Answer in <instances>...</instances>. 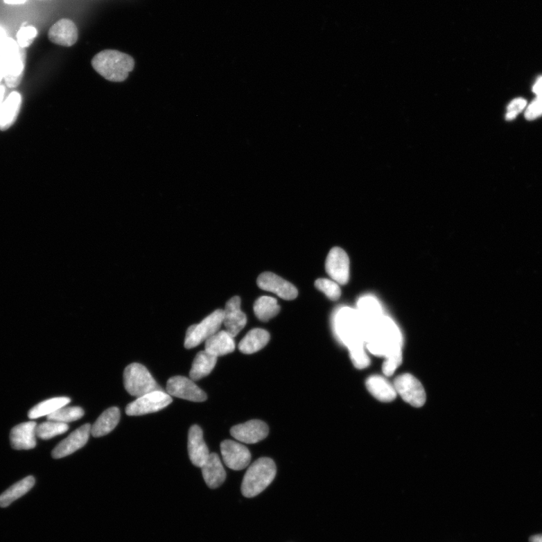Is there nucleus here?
<instances>
[{
	"label": "nucleus",
	"instance_id": "f257e3e1",
	"mask_svg": "<svg viewBox=\"0 0 542 542\" xmlns=\"http://www.w3.org/2000/svg\"><path fill=\"white\" fill-rule=\"evenodd\" d=\"M364 339L369 351L389 357L401 353L402 336L398 326L390 318L383 317L371 325L364 326Z\"/></svg>",
	"mask_w": 542,
	"mask_h": 542
},
{
	"label": "nucleus",
	"instance_id": "f03ea898",
	"mask_svg": "<svg viewBox=\"0 0 542 542\" xmlns=\"http://www.w3.org/2000/svg\"><path fill=\"white\" fill-rule=\"evenodd\" d=\"M91 64L95 71L107 80L121 82L127 80L129 73L133 71L134 59L116 50H104L96 55Z\"/></svg>",
	"mask_w": 542,
	"mask_h": 542
},
{
	"label": "nucleus",
	"instance_id": "7ed1b4c3",
	"mask_svg": "<svg viewBox=\"0 0 542 542\" xmlns=\"http://www.w3.org/2000/svg\"><path fill=\"white\" fill-rule=\"evenodd\" d=\"M1 63L6 84L10 89L19 86L23 78L26 52L17 41L6 38L0 45Z\"/></svg>",
	"mask_w": 542,
	"mask_h": 542
},
{
	"label": "nucleus",
	"instance_id": "20e7f679",
	"mask_svg": "<svg viewBox=\"0 0 542 542\" xmlns=\"http://www.w3.org/2000/svg\"><path fill=\"white\" fill-rule=\"evenodd\" d=\"M277 474L274 462L270 458H260L248 469L243 480L241 491L245 497L258 496L273 482Z\"/></svg>",
	"mask_w": 542,
	"mask_h": 542
},
{
	"label": "nucleus",
	"instance_id": "39448f33",
	"mask_svg": "<svg viewBox=\"0 0 542 542\" xmlns=\"http://www.w3.org/2000/svg\"><path fill=\"white\" fill-rule=\"evenodd\" d=\"M124 385L130 395L137 398L154 391L163 390L146 367L139 363L130 364L125 369Z\"/></svg>",
	"mask_w": 542,
	"mask_h": 542
},
{
	"label": "nucleus",
	"instance_id": "423d86ee",
	"mask_svg": "<svg viewBox=\"0 0 542 542\" xmlns=\"http://www.w3.org/2000/svg\"><path fill=\"white\" fill-rule=\"evenodd\" d=\"M335 326L339 338L348 347L365 343L362 320L357 311L344 308L337 315Z\"/></svg>",
	"mask_w": 542,
	"mask_h": 542
},
{
	"label": "nucleus",
	"instance_id": "0eeeda50",
	"mask_svg": "<svg viewBox=\"0 0 542 542\" xmlns=\"http://www.w3.org/2000/svg\"><path fill=\"white\" fill-rule=\"evenodd\" d=\"M224 311L217 310L209 315L199 324L190 326L186 332L185 347L191 349L198 347L217 333L223 324Z\"/></svg>",
	"mask_w": 542,
	"mask_h": 542
},
{
	"label": "nucleus",
	"instance_id": "6e6552de",
	"mask_svg": "<svg viewBox=\"0 0 542 542\" xmlns=\"http://www.w3.org/2000/svg\"><path fill=\"white\" fill-rule=\"evenodd\" d=\"M173 399L168 393L163 390L154 391L139 397L126 407L129 416H141L160 412L168 407Z\"/></svg>",
	"mask_w": 542,
	"mask_h": 542
},
{
	"label": "nucleus",
	"instance_id": "1a4fd4ad",
	"mask_svg": "<svg viewBox=\"0 0 542 542\" xmlns=\"http://www.w3.org/2000/svg\"><path fill=\"white\" fill-rule=\"evenodd\" d=\"M397 394L407 403L415 408L422 407L426 402V392L421 384L413 375L404 374L399 376L393 383Z\"/></svg>",
	"mask_w": 542,
	"mask_h": 542
},
{
	"label": "nucleus",
	"instance_id": "9d476101",
	"mask_svg": "<svg viewBox=\"0 0 542 542\" xmlns=\"http://www.w3.org/2000/svg\"><path fill=\"white\" fill-rule=\"evenodd\" d=\"M167 392L171 396L191 401L202 402L207 399L206 393L196 385L194 381L182 376L168 380Z\"/></svg>",
	"mask_w": 542,
	"mask_h": 542
},
{
	"label": "nucleus",
	"instance_id": "9b49d317",
	"mask_svg": "<svg viewBox=\"0 0 542 542\" xmlns=\"http://www.w3.org/2000/svg\"><path fill=\"white\" fill-rule=\"evenodd\" d=\"M257 284L262 290L273 292L286 301L294 300L299 295L298 290L291 283L273 273L261 274Z\"/></svg>",
	"mask_w": 542,
	"mask_h": 542
},
{
	"label": "nucleus",
	"instance_id": "f8f14e48",
	"mask_svg": "<svg viewBox=\"0 0 542 542\" xmlns=\"http://www.w3.org/2000/svg\"><path fill=\"white\" fill-rule=\"evenodd\" d=\"M221 452L225 464L232 470L246 469L251 461V453L247 448L234 441L222 442Z\"/></svg>",
	"mask_w": 542,
	"mask_h": 542
},
{
	"label": "nucleus",
	"instance_id": "ddd939ff",
	"mask_svg": "<svg viewBox=\"0 0 542 542\" xmlns=\"http://www.w3.org/2000/svg\"><path fill=\"white\" fill-rule=\"evenodd\" d=\"M326 269L329 277L340 285H345L349 278V259L346 252L340 247L331 249L329 253Z\"/></svg>",
	"mask_w": 542,
	"mask_h": 542
},
{
	"label": "nucleus",
	"instance_id": "4468645a",
	"mask_svg": "<svg viewBox=\"0 0 542 542\" xmlns=\"http://www.w3.org/2000/svg\"><path fill=\"white\" fill-rule=\"evenodd\" d=\"M91 430V426L89 423L78 428L57 446L52 451V457L55 459L64 458L83 448L89 441Z\"/></svg>",
	"mask_w": 542,
	"mask_h": 542
},
{
	"label": "nucleus",
	"instance_id": "2eb2a0df",
	"mask_svg": "<svg viewBox=\"0 0 542 542\" xmlns=\"http://www.w3.org/2000/svg\"><path fill=\"white\" fill-rule=\"evenodd\" d=\"M269 433L268 425L258 419L231 428V434L235 439L246 444H256L267 438Z\"/></svg>",
	"mask_w": 542,
	"mask_h": 542
},
{
	"label": "nucleus",
	"instance_id": "dca6fc26",
	"mask_svg": "<svg viewBox=\"0 0 542 542\" xmlns=\"http://www.w3.org/2000/svg\"><path fill=\"white\" fill-rule=\"evenodd\" d=\"M241 301L239 297H233L225 305L223 324L226 331L233 337L237 336L247 325V318L241 309Z\"/></svg>",
	"mask_w": 542,
	"mask_h": 542
},
{
	"label": "nucleus",
	"instance_id": "f3484780",
	"mask_svg": "<svg viewBox=\"0 0 542 542\" xmlns=\"http://www.w3.org/2000/svg\"><path fill=\"white\" fill-rule=\"evenodd\" d=\"M188 450L192 464L200 468L203 466L211 454L204 440L203 431L197 425L190 428Z\"/></svg>",
	"mask_w": 542,
	"mask_h": 542
},
{
	"label": "nucleus",
	"instance_id": "a211bd4d",
	"mask_svg": "<svg viewBox=\"0 0 542 542\" xmlns=\"http://www.w3.org/2000/svg\"><path fill=\"white\" fill-rule=\"evenodd\" d=\"M78 38V29L75 23L64 19L56 22L49 31V39L56 45L71 47Z\"/></svg>",
	"mask_w": 542,
	"mask_h": 542
},
{
	"label": "nucleus",
	"instance_id": "6ab92c4d",
	"mask_svg": "<svg viewBox=\"0 0 542 542\" xmlns=\"http://www.w3.org/2000/svg\"><path fill=\"white\" fill-rule=\"evenodd\" d=\"M37 427V423L32 421L15 426L10 434L12 447L19 451L36 447Z\"/></svg>",
	"mask_w": 542,
	"mask_h": 542
},
{
	"label": "nucleus",
	"instance_id": "aec40b11",
	"mask_svg": "<svg viewBox=\"0 0 542 542\" xmlns=\"http://www.w3.org/2000/svg\"><path fill=\"white\" fill-rule=\"evenodd\" d=\"M201 469L205 482L209 488L220 487L225 482L226 472L217 454H209Z\"/></svg>",
	"mask_w": 542,
	"mask_h": 542
},
{
	"label": "nucleus",
	"instance_id": "412c9836",
	"mask_svg": "<svg viewBox=\"0 0 542 542\" xmlns=\"http://www.w3.org/2000/svg\"><path fill=\"white\" fill-rule=\"evenodd\" d=\"M21 95L13 92L8 95L0 107V130L6 131L15 123L21 107Z\"/></svg>",
	"mask_w": 542,
	"mask_h": 542
},
{
	"label": "nucleus",
	"instance_id": "4be33fe9",
	"mask_svg": "<svg viewBox=\"0 0 542 542\" xmlns=\"http://www.w3.org/2000/svg\"><path fill=\"white\" fill-rule=\"evenodd\" d=\"M234 338L228 331H220L209 338L205 344V351L216 356H222L234 351Z\"/></svg>",
	"mask_w": 542,
	"mask_h": 542
},
{
	"label": "nucleus",
	"instance_id": "5701e85b",
	"mask_svg": "<svg viewBox=\"0 0 542 542\" xmlns=\"http://www.w3.org/2000/svg\"><path fill=\"white\" fill-rule=\"evenodd\" d=\"M366 387L376 399L383 402H390L397 396L394 386L381 376H371L367 380Z\"/></svg>",
	"mask_w": 542,
	"mask_h": 542
},
{
	"label": "nucleus",
	"instance_id": "b1692460",
	"mask_svg": "<svg viewBox=\"0 0 542 542\" xmlns=\"http://www.w3.org/2000/svg\"><path fill=\"white\" fill-rule=\"evenodd\" d=\"M120 417L118 408L113 407L105 410L91 426V434L95 438H99L110 433L119 424Z\"/></svg>",
	"mask_w": 542,
	"mask_h": 542
},
{
	"label": "nucleus",
	"instance_id": "393cba45",
	"mask_svg": "<svg viewBox=\"0 0 542 542\" xmlns=\"http://www.w3.org/2000/svg\"><path fill=\"white\" fill-rule=\"evenodd\" d=\"M270 335L266 330L255 329L249 331L239 344L240 351L243 354H252L261 351L269 342Z\"/></svg>",
	"mask_w": 542,
	"mask_h": 542
},
{
	"label": "nucleus",
	"instance_id": "a878e982",
	"mask_svg": "<svg viewBox=\"0 0 542 542\" xmlns=\"http://www.w3.org/2000/svg\"><path fill=\"white\" fill-rule=\"evenodd\" d=\"M216 363V356L206 351L199 352L192 364L190 378L195 381L207 377L214 369Z\"/></svg>",
	"mask_w": 542,
	"mask_h": 542
},
{
	"label": "nucleus",
	"instance_id": "bb28decb",
	"mask_svg": "<svg viewBox=\"0 0 542 542\" xmlns=\"http://www.w3.org/2000/svg\"><path fill=\"white\" fill-rule=\"evenodd\" d=\"M35 482H36L35 478L33 476H28L8 488L7 491L0 495V507L6 508L13 502L28 493L35 485Z\"/></svg>",
	"mask_w": 542,
	"mask_h": 542
},
{
	"label": "nucleus",
	"instance_id": "cd10ccee",
	"mask_svg": "<svg viewBox=\"0 0 542 542\" xmlns=\"http://www.w3.org/2000/svg\"><path fill=\"white\" fill-rule=\"evenodd\" d=\"M357 312L364 326L373 324L383 317L380 304L372 297L361 299L358 303Z\"/></svg>",
	"mask_w": 542,
	"mask_h": 542
},
{
	"label": "nucleus",
	"instance_id": "c85d7f7f",
	"mask_svg": "<svg viewBox=\"0 0 542 542\" xmlns=\"http://www.w3.org/2000/svg\"><path fill=\"white\" fill-rule=\"evenodd\" d=\"M71 401V399L67 397H57L44 401L30 410L28 417L34 419L44 416L48 417L67 406Z\"/></svg>",
	"mask_w": 542,
	"mask_h": 542
},
{
	"label": "nucleus",
	"instance_id": "c756f323",
	"mask_svg": "<svg viewBox=\"0 0 542 542\" xmlns=\"http://www.w3.org/2000/svg\"><path fill=\"white\" fill-rule=\"evenodd\" d=\"M254 312L257 318L262 322H268L275 317L281 311V306L272 297L262 296L254 304Z\"/></svg>",
	"mask_w": 542,
	"mask_h": 542
},
{
	"label": "nucleus",
	"instance_id": "7c9ffc66",
	"mask_svg": "<svg viewBox=\"0 0 542 542\" xmlns=\"http://www.w3.org/2000/svg\"><path fill=\"white\" fill-rule=\"evenodd\" d=\"M84 410L80 407H64L56 412L47 417L48 421L64 423H71L81 419L84 416Z\"/></svg>",
	"mask_w": 542,
	"mask_h": 542
},
{
	"label": "nucleus",
	"instance_id": "2f4dec72",
	"mask_svg": "<svg viewBox=\"0 0 542 542\" xmlns=\"http://www.w3.org/2000/svg\"><path fill=\"white\" fill-rule=\"evenodd\" d=\"M68 430L67 423L49 421L37 427V435L42 439L48 440L65 433Z\"/></svg>",
	"mask_w": 542,
	"mask_h": 542
},
{
	"label": "nucleus",
	"instance_id": "473e14b6",
	"mask_svg": "<svg viewBox=\"0 0 542 542\" xmlns=\"http://www.w3.org/2000/svg\"><path fill=\"white\" fill-rule=\"evenodd\" d=\"M315 287L319 291L324 293L331 301L338 300L340 295H342V291H340L338 283L328 279H318L315 282Z\"/></svg>",
	"mask_w": 542,
	"mask_h": 542
},
{
	"label": "nucleus",
	"instance_id": "72a5a7b5",
	"mask_svg": "<svg viewBox=\"0 0 542 542\" xmlns=\"http://www.w3.org/2000/svg\"><path fill=\"white\" fill-rule=\"evenodd\" d=\"M351 360L356 368L362 369L370 365V360L365 351V344H356L349 347Z\"/></svg>",
	"mask_w": 542,
	"mask_h": 542
},
{
	"label": "nucleus",
	"instance_id": "f704fd0d",
	"mask_svg": "<svg viewBox=\"0 0 542 542\" xmlns=\"http://www.w3.org/2000/svg\"><path fill=\"white\" fill-rule=\"evenodd\" d=\"M37 33V30L31 26L23 27L17 33V42L21 48H28L36 39Z\"/></svg>",
	"mask_w": 542,
	"mask_h": 542
},
{
	"label": "nucleus",
	"instance_id": "c9c22d12",
	"mask_svg": "<svg viewBox=\"0 0 542 542\" xmlns=\"http://www.w3.org/2000/svg\"><path fill=\"white\" fill-rule=\"evenodd\" d=\"M527 102L523 98H516L513 100L507 107L505 119L507 121H513L527 107Z\"/></svg>",
	"mask_w": 542,
	"mask_h": 542
},
{
	"label": "nucleus",
	"instance_id": "e433bc0d",
	"mask_svg": "<svg viewBox=\"0 0 542 542\" xmlns=\"http://www.w3.org/2000/svg\"><path fill=\"white\" fill-rule=\"evenodd\" d=\"M402 362V353L392 355L386 358L385 362L383 365V372L386 376H392L395 373Z\"/></svg>",
	"mask_w": 542,
	"mask_h": 542
},
{
	"label": "nucleus",
	"instance_id": "4c0bfd02",
	"mask_svg": "<svg viewBox=\"0 0 542 542\" xmlns=\"http://www.w3.org/2000/svg\"><path fill=\"white\" fill-rule=\"evenodd\" d=\"M542 116V95L533 100L525 112V118L528 121L535 120Z\"/></svg>",
	"mask_w": 542,
	"mask_h": 542
},
{
	"label": "nucleus",
	"instance_id": "58836bf2",
	"mask_svg": "<svg viewBox=\"0 0 542 542\" xmlns=\"http://www.w3.org/2000/svg\"><path fill=\"white\" fill-rule=\"evenodd\" d=\"M532 91L537 97L542 95V76L538 77L536 83L532 87Z\"/></svg>",
	"mask_w": 542,
	"mask_h": 542
},
{
	"label": "nucleus",
	"instance_id": "ea45409f",
	"mask_svg": "<svg viewBox=\"0 0 542 542\" xmlns=\"http://www.w3.org/2000/svg\"><path fill=\"white\" fill-rule=\"evenodd\" d=\"M4 2L7 4L17 5L24 3L27 0H4Z\"/></svg>",
	"mask_w": 542,
	"mask_h": 542
},
{
	"label": "nucleus",
	"instance_id": "a19ab883",
	"mask_svg": "<svg viewBox=\"0 0 542 542\" xmlns=\"http://www.w3.org/2000/svg\"><path fill=\"white\" fill-rule=\"evenodd\" d=\"M5 93H6L5 87L0 85V107H1L2 104L4 101Z\"/></svg>",
	"mask_w": 542,
	"mask_h": 542
},
{
	"label": "nucleus",
	"instance_id": "79ce46f5",
	"mask_svg": "<svg viewBox=\"0 0 542 542\" xmlns=\"http://www.w3.org/2000/svg\"><path fill=\"white\" fill-rule=\"evenodd\" d=\"M530 542H542V535H536L530 539Z\"/></svg>",
	"mask_w": 542,
	"mask_h": 542
},
{
	"label": "nucleus",
	"instance_id": "37998d69",
	"mask_svg": "<svg viewBox=\"0 0 542 542\" xmlns=\"http://www.w3.org/2000/svg\"><path fill=\"white\" fill-rule=\"evenodd\" d=\"M3 78H4L3 71L1 63H0V82H2Z\"/></svg>",
	"mask_w": 542,
	"mask_h": 542
}]
</instances>
